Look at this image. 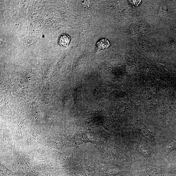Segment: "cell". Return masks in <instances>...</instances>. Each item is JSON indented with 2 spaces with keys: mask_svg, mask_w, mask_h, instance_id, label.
<instances>
[{
  "mask_svg": "<svg viewBox=\"0 0 176 176\" xmlns=\"http://www.w3.org/2000/svg\"><path fill=\"white\" fill-rule=\"evenodd\" d=\"M110 45L109 42L106 39H103L99 41L96 45L97 51H100L107 48Z\"/></svg>",
  "mask_w": 176,
  "mask_h": 176,
  "instance_id": "obj_1",
  "label": "cell"
},
{
  "mask_svg": "<svg viewBox=\"0 0 176 176\" xmlns=\"http://www.w3.org/2000/svg\"><path fill=\"white\" fill-rule=\"evenodd\" d=\"M71 40L70 36L66 34H62L60 36L58 43L60 45L64 47L67 46Z\"/></svg>",
  "mask_w": 176,
  "mask_h": 176,
  "instance_id": "obj_2",
  "label": "cell"
},
{
  "mask_svg": "<svg viewBox=\"0 0 176 176\" xmlns=\"http://www.w3.org/2000/svg\"><path fill=\"white\" fill-rule=\"evenodd\" d=\"M138 150L140 153L145 157L148 156L150 154L149 149L144 145H140L138 147Z\"/></svg>",
  "mask_w": 176,
  "mask_h": 176,
  "instance_id": "obj_3",
  "label": "cell"
}]
</instances>
